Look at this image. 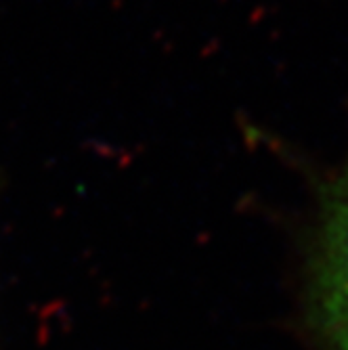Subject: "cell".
<instances>
[{"mask_svg": "<svg viewBox=\"0 0 348 350\" xmlns=\"http://www.w3.org/2000/svg\"><path fill=\"white\" fill-rule=\"evenodd\" d=\"M310 288L330 350H348V164L323 189Z\"/></svg>", "mask_w": 348, "mask_h": 350, "instance_id": "6da1fadb", "label": "cell"}]
</instances>
